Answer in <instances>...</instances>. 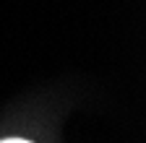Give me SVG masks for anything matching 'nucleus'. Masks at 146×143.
Here are the masks:
<instances>
[{"label": "nucleus", "instance_id": "1", "mask_svg": "<svg viewBox=\"0 0 146 143\" xmlns=\"http://www.w3.org/2000/svg\"><path fill=\"white\" fill-rule=\"evenodd\" d=\"M0 143H29V140H21V138H8V140H0Z\"/></svg>", "mask_w": 146, "mask_h": 143}]
</instances>
